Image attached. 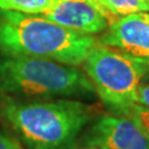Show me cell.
Returning a JSON list of instances; mask_svg holds the SVG:
<instances>
[{
  "mask_svg": "<svg viewBox=\"0 0 149 149\" xmlns=\"http://www.w3.org/2000/svg\"><path fill=\"white\" fill-rule=\"evenodd\" d=\"M126 116L133 118L138 124L149 143V108L140 104H134L126 114Z\"/></svg>",
  "mask_w": 149,
  "mask_h": 149,
  "instance_id": "10",
  "label": "cell"
},
{
  "mask_svg": "<svg viewBox=\"0 0 149 149\" xmlns=\"http://www.w3.org/2000/svg\"><path fill=\"white\" fill-rule=\"evenodd\" d=\"M83 64L102 102L115 114L126 116L137 104V90L149 64L102 43L91 48Z\"/></svg>",
  "mask_w": 149,
  "mask_h": 149,
  "instance_id": "4",
  "label": "cell"
},
{
  "mask_svg": "<svg viewBox=\"0 0 149 149\" xmlns=\"http://www.w3.org/2000/svg\"><path fill=\"white\" fill-rule=\"evenodd\" d=\"M54 2L55 0H0V10L41 16Z\"/></svg>",
  "mask_w": 149,
  "mask_h": 149,
  "instance_id": "8",
  "label": "cell"
},
{
  "mask_svg": "<svg viewBox=\"0 0 149 149\" xmlns=\"http://www.w3.org/2000/svg\"><path fill=\"white\" fill-rule=\"evenodd\" d=\"M85 145L106 149H149L143 129L125 115H102L84 135Z\"/></svg>",
  "mask_w": 149,
  "mask_h": 149,
  "instance_id": "6",
  "label": "cell"
},
{
  "mask_svg": "<svg viewBox=\"0 0 149 149\" xmlns=\"http://www.w3.org/2000/svg\"><path fill=\"white\" fill-rule=\"evenodd\" d=\"M144 15V17H145V19L147 20V21L149 22V13H147V12H145V13H143Z\"/></svg>",
  "mask_w": 149,
  "mask_h": 149,
  "instance_id": "14",
  "label": "cell"
},
{
  "mask_svg": "<svg viewBox=\"0 0 149 149\" xmlns=\"http://www.w3.org/2000/svg\"><path fill=\"white\" fill-rule=\"evenodd\" d=\"M100 2L115 17L149 12L148 0H100Z\"/></svg>",
  "mask_w": 149,
  "mask_h": 149,
  "instance_id": "9",
  "label": "cell"
},
{
  "mask_svg": "<svg viewBox=\"0 0 149 149\" xmlns=\"http://www.w3.org/2000/svg\"><path fill=\"white\" fill-rule=\"evenodd\" d=\"M0 149H22L18 140L0 129Z\"/></svg>",
  "mask_w": 149,
  "mask_h": 149,
  "instance_id": "11",
  "label": "cell"
},
{
  "mask_svg": "<svg viewBox=\"0 0 149 149\" xmlns=\"http://www.w3.org/2000/svg\"><path fill=\"white\" fill-rule=\"evenodd\" d=\"M101 43L149 64V22L143 13L128 15L112 22Z\"/></svg>",
  "mask_w": 149,
  "mask_h": 149,
  "instance_id": "7",
  "label": "cell"
},
{
  "mask_svg": "<svg viewBox=\"0 0 149 149\" xmlns=\"http://www.w3.org/2000/svg\"><path fill=\"white\" fill-rule=\"evenodd\" d=\"M96 43L93 36L80 34L38 15L0 10V53L52 60L79 66Z\"/></svg>",
  "mask_w": 149,
  "mask_h": 149,
  "instance_id": "2",
  "label": "cell"
},
{
  "mask_svg": "<svg viewBox=\"0 0 149 149\" xmlns=\"http://www.w3.org/2000/svg\"><path fill=\"white\" fill-rule=\"evenodd\" d=\"M95 95L88 77L76 66L28 56L0 59V96L53 100Z\"/></svg>",
  "mask_w": 149,
  "mask_h": 149,
  "instance_id": "3",
  "label": "cell"
},
{
  "mask_svg": "<svg viewBox=\"0 0 149 149\" xmlns=\"http://www.w3.org/2000/svg\"><path fill=\"white\" fill-rule=\"evenodd\" d=\"M76 149H106L103 148V147H100V146H94V145H84L83 147H80V148Z\"/></svg>",
  "mask_w": 149,
  "mask_h": 149,
  "instance_id": "13",
  "label": "cell"
},
{
  "mask_svg": "<svg viewBox=\"0 0 149 149\" xmlns=\"http://www.w3.org/2000/svg\"><path fill=\"white\" fill-rule=\"evenodd\" d=\"M43 18L80 34L93 36L106 30L118 18L92 0H55Z\"/></svg>",
  "mask_w": 149,
  "mask_h": 149,
  "instance_id": "5",
  "label": "cell"
},
{
  "mask_svg": "<svg viewBox=\"0 0 149 149\" xmlns=\"http://www.w3.org/2000/svg\"><path fill=\"white\" fill-rule=\"evenodd\" d=\"M148 1H149V0H148Z\"/></svg>",
  "mask_w": 149,
  "mask_h": 149,
  "instance_id": "16",
  "label": "cell"
},
{
  "mask_svg": "<svg viewBox=\"0 0 149 149\" xmlns=\"http://www.w3.org/2000/svg\"><path fill=\"white\" fill-rule=\"evenodd\" d=\"M93 108L74 100L0 96V116L29 149H74Z\"/></svg>",
  "mask_w": 149,
  "mask_h": 149,
  "instance_id": "1",
  "label": "cell"
},
{
  "mask_svg": "<svg viewBox=\"0 0 149 149\" xmlns=\"http://www.w3.org/2000/svg\"><path fill=\"white\" fill-rule=\"evenodd\" d=\"M92 1H94L95 3H97V5H101V2H100V0H92ZM102 6V5H101Z\"/></svg>",
  "mask_w": 149,
  "mask_h": 149,
  "instance_id": "15",
  "label": "cell"
},
{
  "mask_svg": "<svg viewBox=\"0 0 149 149\" xmlns=\"http://www.w3.org/2000/svg\"><path fill=\"white\" fill-rule=\"evenodd\" d=\"M137 104L149 108V83L138 86L137 90Z\"/></svg>",
  "mask_w": 149,
  "mask_h": 149,
  "instance_id": "12",
  "label": "cell"
}]
</instances>
